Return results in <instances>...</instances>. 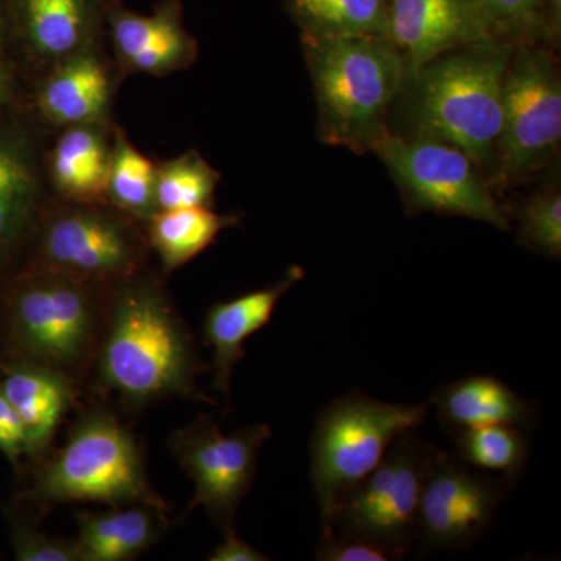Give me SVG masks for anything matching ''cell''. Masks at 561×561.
<instances>
[{"mask_svg":"<svg viewBox=\"0 0 561 561\" xmlns=\"http://www.w3.org/2000/svg\"><path fill=\"white\" fill-rule=\"evenodd\" d=\"M457 459L476 470L497 472L508 481L522 476L529 459L526 434L515 426H486L454 432Z\"/></svg>","mask_w":561,"mask_h":561,"instance_id":"obj_26","label":"cell"},{"mask_svg":"<svg viewBox=\"0 0 561 561\" xmlns=\"http://www.w3.org/2000/svg\"><path fill=\"white\" fill-rule=\"evenodd\" d=\"M305 35L389 38L387 0H289Z\"/></svg>","mask_w":561,"mask_h":561,"instance_id":"obj_25","label":"cell"},{"mask_svg":"<svg viewBox=\"0 0 561 561\" xmlns=\"http://www.w3.org/2000/svg\"><path fill=\"white\" fill-rule=\"evenodd\" d=\"M220 173L197 150L158 162L154 203L157 210L213 208Z\"/></svg>","mask_w":561,"mask_h":561,"instance_id":"obj_27","label":"cell"},{"mask_svg":"<svg viewBox=\"0 0 561 561\" xmlns=\"http://www.w3.org/2000/svg\"><path fill=\"white\" fill-rule=\"evenodd\" d=\"M305 54L324 142L367 151L387 135L386 119L401 90L402 55L381 36L305 35Z\"/></svg>","mask_w":561,"mask_h":561,"instance_id":"obj_1","label":"cell"},{"mask_svg":"<svg viewBox=\"0 0 561 561\" xmlns=\"http://www.w3.org/2000/svg\"><path fill=\"white\" fill-rule=\"evenodd\" d=\"M106 43L122 81L135 73L168 77L192 68L198 43L184 27L180 0H160L150 14L105 0Z\"/></svg>","mask_w":561,"mask_h":561,"instance_id":"obj_15","label":"cell"},{"mask_svg":"<svg viewBox=\"0 0 561 561\" xmlns=\"http://www.w3.org/2000/svg\"><path fill=\"white\" fill-rule=\"evenodd\" d=\"M38 493L50 501L142 502L161 507L151 493L138 446L108 415L88 416L44 468Z\"/></svg>","mask_w":561,"mask_h":561,"instance_id":"obj_6","label":"cell"},{"mask_svg":"<svg viewBox=\"0 0 561 561\" xmlns=\"http://www.w3.org/2000/svg\"><path fill=\"white\" fill-rule=\"evenodd\" d=\"M116 287L101 354L103 381L138 401L190 389V339L160 286L138 275Z\"/></svg>","mask_w":561,"mask_h":561,"instance_id":"obj_2","label":"cell"},{"mask_svg":"<svg viewBox=\"0 0 561 561\" xmlns=\"http://www.w3.org/2000/svg\"><path fill=\"white\" fill-rule=\"evenodd\" d=\"M210 561H265L267 557L251 548L249 542L241 540L234 534L232 527L227 526L224 541L217 546L216 551L209 557Z\"/></svg>","mask_w":561,"mask_h":561,"instance_id":"obj_34","label":"cell"},{"mask_svg":"<svg viewBox=\"0 0 561 561\" xmlns=\"http://www.w3.org/2000/svg\"><path fill=\"white\" fill-rule=\"evenodd\" d=\"M116 121L83 124L49 133L44 173L54 201L108 205L106 187Z\"/></svg>","mask_w":561,"mask_h":561,"instance_id":"obj_18","label":"cell"},{"mask_svg":"<svg viewBox=\"0 0 561 561\" xmlns=\"http://www.w3.org/2000/svg\"><path fill=\"white\" fill-rule=\"evenodd\" d=\"M28 69L14 51L0 54V122L24 110Z\"/></svg>","mask_w":561,"mask_h":561,"instance_id":"obj_30","label":"cell"},{"mask_svg":"<svg viewBox=\"0 0 561 561\" xmlns=\"http://www.w3.org/2000/svg\"><path fill=\"white\" fill-rule=\"evenodd\" d=\"M9 9L28 73L106 43L105 0H9Z\"/></svg>","mask_w":561,"mask_h":561,"instance_id":"obj_16","label":"cell"},{"mask_svg":"<svg viewBox=\"0 0 561 561\" xmlns=\"http://www.w3.org/2000/svg\"><path fill=\"white\" fill-rule=\"evenodd\" d=\"M426 415L424 404H393L362 391L343 394L320 412L309 456L321 531L334 527L351 491L379 467L393 443L416 430Z\"/></svg>","mask_w":561,"mask_h":561,"instance_id":"obj_4","label":"cell"},{"mask_svg":"<svg viewBox=\"0 0 561 561\" xmlns=\"http://www.w3.org/2000/svg\"><path fill=\"white\" fill-rule=\"evenodd\" d=\"M239 224L234 214H217L213 208L157 210L144 221L147 245L157 253L162 271L173 272L208 249L217 236Z\"/></svg>","mask_w":561,"mask_h":561,"instance_id":"obj_21","label":"cell"},{"mask_svg":"<svg viewBox=\"0 0 561 561\" xmlns=\"http://www.w3.org/2000/svg\"><path fill=\"white\" fill-rule=\"evenodd\" d=\"M504 493L497 479L435 448L421 491L416 537L427 551L470 548L489 529Z\"/></svg>","mask_w":561,"mask_h":561,"instance_id":"obj_10","label":"cell"},{"mask_svg":"<svg viewBox=\"0 0 561 561\" xmlns=\"http://www.w3.org/2000/svg\"><path fill=\"white\" fill-rule=\"evenodd\" d=\"M389 38L415 76L427 62L493 39V24L476 0H387Z\"/></svg>","mask_w":561,"mask_h":561,"instance_id":"obj_17","label":"cell"},{"mask_svg":"<svg viewBox=\"0 0 561 561\" xmlns=\"http://www.w3.org/2000/svg\"><path fill=\"white\" fill-rule=\"evenodd\" d=\"M511 54L493 39L435 58L413 76L420 133L453 144L476 165L497 150Z\"/></svg>","mask_w":561,"mask_h":561,"instance_id":"obj_3","label":"cell"},{"mask_svg":"<svg viewBox=\"0 0 561 561\" xmlns=\"http://www.w3.org/2000/svg\"><path fill=\"white\" fill-rule=\"evenodd\" d=\"M522 238L531 249L559 260L561 254V195L559 191L538 192L519 214Z\"/></svg>","mask_w":561,"mask_h":561,"instance_id":"obj_28","label":"cell"},{"mask_svg":"<svg viewBox=\"0 0 561 561\" xmlns=\"http://www.w3.org/2000/svg\"><path fill=\"white\" fill-rule=\"evenodd\" d=\"M121 83L108 43L98 44L31 72L24 108L49 131L111 124Z\"/></svg>","mask_w":561,"mask_h":561,"instance_id":"obj_12","label":"cell"},{"mask_svg":"<svg viewBox=\"0 0 561 561\" xmlns=\"http://www.w3.org/2000/svg\"><path fill=\"white\" fill-rule=\"evenodd\" d=\"M0 449L10 454L11 457H18L22 449H27L20 415L2 391H0Z\"/></svg>","mask_w":561,"mask_h":561,"instance_id":"obj_33","label":"cell"},{"mask_svg":"<svg viewBox=\"0 0 561 561\" xmlns=\"http://www.w3.org/2000/svg\"><path fill=\"white\" fill-rule=\"evenodd\" d=\"M139 227L111 205L50 198L35 234V265L94 286H119L142 271L149 245Z\"/></svg>","mask_w":561,"mask_h":561,"instance_id":"obj_5","label":"cell"},{"mask_svg":"<svg viewBox=\"0 0 561 561\" xmlns=\"http://www.w3.org/2000/svg\"><path fill=\"white\" fill-rule=\"evenodd\" d=\"M158 507L125 508L79 516L76 551L83 561H121L133 559L149 548L158 531Z\"/></svg>","mask_w":561,"mask_h":561,"instance_id":"obj_22","label":"cell"},{"mask_svg":"<svg viewBox=\"0 0 561 561\" xmlns=\"http://www.w3.org/2000/svg\"><path fill=\"white\" fill-rule=\"evenodd\" d=\"M95 287L35 265L14 301L18 328L27 348L50 365L79 360L92 334Z\"/></svg>","mask_w":561,"mask_h":561,"instance_id":"obj_11","label":"cell"},{"mask_svg":"<svg viewBox=\"0 0 561 561\" xmlns=\"http://www.w3.org/2000/svg\"><path fill=\"white\" fill-rule=\"evenodd\" d=\"M371 151L400 184L411 208L508 228L507 214L494 201L478 165L453 144L424 133L412 139L387 133Z\"/></svg>","mask_w":561,"mask_h":561,"instance_id":"obj_8","label":"cell"},{"mask_svg":"<svg viewBox=\"0 0 561 561\" xmlns=\"http://www.w3.org/2000/svg\"><path fill=\"white\" fill-rule=\"evenodd\" d=\"M10 51H14V36L9 0H0V54H10Z\"/></svg>","mask_w":561,"mask_h":561,"instance_id":"obj_35","label":"cell"},{"mask_svg":"<svg viewBox=\"0 0 561 561\" xmlns=\"http://www.w3.org/2000/svg\"><path fill=\"white\" fill-rule=\"evenodd\" d=\"M157 168L158 162L136 149L124 128L116 124L106 187L108 205L144 225L157 213Z\"/></svg>","mask_w":561,"mask_h":561,"instance_id":"obj_24","label":"cell"},{"mask_svg":"<svg viewBox=\"0 0 561 561\" xmlns=\"http://www.w3.org/2000/svg\"><path fill=\"white\" fill-rule=\"evenodd\" d=\"M302 278L305 272L301 267H290L273 286L250 291L234 300L219 302L209 309L205 337L214 350L216 386L225 393L230 391L232 368L245 354L243 343L271 323L280 298Z\"/></svg>","mask_w":561,"mask_h":561,"instance_id":"obj_19","label":"cell"},{"mask_svg":"<svg viewBox=\"0 0 561 561\" xmlns=\"http://www.w3.org/2000/svg\"><path fill=\"white\" fill-rule=\"evenodd\" d=\"M316 559L320 561H390V556L381 546L359 540V538L343 537L334 529L320 534Z\"/></svg>","mask_w":561,"mask_h":561,"instance_id":"obj_29","label":"cell"},{"mask_svg":"<svg viewBox=\"0 0 561 561\" xmlns=\"http://www.w3.org/2000/svg\"><path fill=\"white\" fill-rule=\"evenodd\" d=\"M493 27L519 28L534 22L540 9L541 0H476Z\"/></svg>","mask_w":561,"mask_h":561,"instance_id":"obj_31","label":"cell"},{"mask_svg":"<svg viewBox=\"0 0 561 561\" xmlns=\"http://www.w3.org/2000/svg\"><path fill=\"white\" fill-rule=\"evenodd\" d=\"M49 133L25 108L0 122V256L35 238L50 201L44 173Z\"/></svg>","mask_w":561,"mask_h":561,"instance_id":"obj_14","label":"cell"},{"mask_svg":"<svg viewBox=\"0 0 561 561\" xmlns=\"http://www.w3.org/2000/svg\"><path fill=\"white\" fill-rule=\"evenodd\" d=\"M449 432L486 426H530L535 408L494 376H467L430 398Z\"/></svg>","mask_w":561,"mask_h":561,"instance_id":"obj_20","label":"cell"},{"mask_svg":"<svg viewBox=\"0 0 561 561\" xmlns=\"http://www.w3.org/2000/svg\"><path fill=\"white\" fill-rule=\"evenodd\" d=\"M268 437L271 427L265 424L225 435L209 420L181 431L173 445L195 483L191 508L203 505L214 518L230 526L239 502L253 483L257 457Z\"/></svg>","mask_w":561,"mask_h":561,"instance_id":"obj_13","label":"cell"},{"mask_svg":"<svg viewBox=\"0 0 561 561\" xmlns=\"http://www.w3.org/2000/svg\"><path fill=\"white\" fill-rule=\"evenodd\" d=\"M434 451L435 446L413 431L401 435L379 467L351 491L332 529L402 559L416 537L421 491Z\"/></svg>","mask_w":561,"mask_h":561,"instance_id":"obj_7","label":"cell"},{"mask_svg":"<svg viewBox=\"0 0 561 561\" xmlns=\"http://www.w3.org/2000/svg\"><path fill=\"white\" fill-rule=\"evenodd\" d=\"M2 393L20 415L27 449L46 446L68 408L65 379L41 368H20L7 378Z\"/></svg>","mask_w":561,"mask_h":561,"instance_id":"obj_23","label":"cell"},{"mask_svg":"<svg viewBox=\"0 0 561 561\" xmlns=\"http://www.w3.org/2000/svg\"><path fill=\"white\" fill-rule=\"evenodd\" d=\"M16 559L21 561H73L79 560L76 546L54 540L41 534L22 530L16 540Z\"/></svg>","mask_w":561,"mask_h":561,"instance_id":"obj_32","label":"cell"},{"mask_svg":"<svg viewBox=\"0 0 561 561\" xmlns=\"http://www.w3.org/2000/svg\"><path fill=\"white\" fill-rule=\"evenodd\" d=\"M561 139V81L545 51H523L508 62L502 92L497 151L505 175L541 168Z\"/></svg>","mask_w":561,"mask_h":561,"instance_id":"obj_9","label":"cell"}]
</instances>
